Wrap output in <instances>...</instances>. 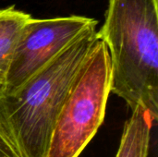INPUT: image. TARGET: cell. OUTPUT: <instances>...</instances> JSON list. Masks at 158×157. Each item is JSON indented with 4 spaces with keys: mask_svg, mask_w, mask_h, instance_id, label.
Returning <instances> with one entry per match:
<instances>
[{
    "mask_svg": "<svg viewBox=\"0 0 158 157\" xmlns=\"http://www.w3.org/2000/svg\"><path fill=\"white\" fill-rule=\"evenodd\" d=\"M98 34L110 56V91L157 120V0H109Z\"/></svg>",
    "mask_w": 158,
    "mask_h": 157,
    "instance_id": "1",
    "label": "cell"
},
{
    "mask_svg": "<svg viewBox=\"0 0 158 157\" xmlns=\"http://www.w3.org/2000/svg\"><path fill=\"white\" fill-rule=\"evenodd\" d=\"M96 26L90 27L16 90L0 93V117L24 157H46L69 88L99 37Z\"/></svg>",
    "mask_w": 158,
    "mask_h": 157,
    "instance_id": "2",
    "label": "cell"
},
{
    "mask_svg": "<svg viewBox=\"0 0 158 157\" xmlns=\"http://www.w3.org/2000/svg\"><path fill=\"white\" fill-rule=\"evenodd\" d=\"M111 61L98 37L75 76L52 132L46 157H78L104 121Z\"/></svg>",
    "mask_w": 158,
    "mask_h": 157,
    "instance_id": "3",
    "label": "cell"
},
{
    "mask_svg": "<svg viewBox=\"0 0 158 157\" xmlns=\"http://www.w3.org/2000/svg\"><path fill=\"white\" fill-rule=\"evenodd\" d=\"M97 20L82 16L31 18L18 39L6 83L0 93H9L56 58Z\"/></svg>",
    "mask_w": 158,
    "mask_h": 157,
    "instance_id": "4",
    "label": "cell"
},
{
    "mask_svg": "<svg viewBox=\"0 0 158 157\" xmlns=\"http://www.w3.org/2000/svg\"><path fill=\"white\" fill-rule=\"evenodd\" d=\"M155 118L142 106L132 110L125 123L116 157H147Z\"/></svg>",
    "mask_w": 158,
    "mask_h": 157,
    "instance_id": "5",
    "label": "cell"
},
{
    "mask_svg": "<svg viewBox=\"0 0 158 157\" xmlns=\"http://www.w3.org/2000/svg\"><path fill=\"white\" fill-rule=\"evenodd\" d=\"M31 18L14 6L0 8V91L5 86L20 31Z\"/></svg>",
    "mask_w": 158,
    "mask_h": 157,
    "instance_id": "6",
    "label": "cell"
},
{
    "mask_svg": "<svg viewBox=\"0 0 158 157\" xmlns=\"http://www.w3.org/2000/svg\"><path fill=\"white\" fill-rule=\"evenodd\" d=\"M0 157H24L11 132L0 117Z\"/></svg>",
    "mask_w": 158,
    "mask_h": 157,
    "instance_id": "7",
    "label": "cell"
}]
</instances>
